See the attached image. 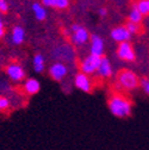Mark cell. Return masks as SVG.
<instances>
[{"mask_svg":"<svg viewBox=\"0 0 149 150\" xmlns=\"http://www.w3.org/2000/svg\"><path fill=\"white\" fill-rule=\"evenodd\" d=\"M107 107L111 115L117 118H126L133 112V103L119 93H115L109 98Z\"/></svg>","mask_w":149,"mask_h":150,"instance_id":"1","label":"cell"},{"mask_svg":"<svg viewBox=\"0 0 149 150\" xmlns=\"http://www.w3.org/2000/svg\"><path fill=\"white\" fill-rule=\"evenodd\" d=\"M116 83L119 89H124L129 92V91L136 89L140 86V79L134 71L129 69H124L118 73Z\"/></svg>","mask_w":149,"mask_h":150,"instance_id":"2","label":"cell"},{"mask_svg":"<svg viewBox=\"0 0 149 150\" xmlns=\"http://www.w3.org/2000/svg\"><path fill=\"white\" fill-rule=\"evenodd\" d=\"M100 61H101L100 56H96V55L89 54L80 62V71L91 76V75L97 73L98 67L100 64Z\"/></svg>","mask_w":149,"mask_h":150,"instance_id":"3","label":"cell"},{"mask_svg":"<svg viewBox=\"0 0 149 150\" xmlns=\"http://www.w3.org/2000/svg\"><path fill=\"white\" fill-rule=\"evenodd\" d=\"M74 86L84 93H91L93 89V82L89 78V75L81 71L78 73L75 78H74Z\"/></svg>","mask_w":149,"mask_h":150,"instance_id":"4","label":"cell"},{"mask_svg":"<svg viewBox=\"0 0 149 150\" xmlns=\"http://www.w3.org/2000/svg\"><path fill=\"white\" fill-rule=\"evenodd\" d=\"M6 75L10 78L11 81L21 82L25 78V70L19 63L13 62V63H10L6 67Z\"/></svg>","mask_w":149,"mask_h":150,"instance_id":"5","label":"cell"},{"mask_svg":"<svg viewBox=\"0 0 149 150\" xmlns=\"http://www.w3.org/2000/svg\"><path fill=\"white\" fill-rule=\"evenodd\" d=\"M117 56H118L121 60L126 61V62H133L136 59L135 50H134L133 45L130 44L129 42L119 43L118 49H117Z\"/></svg>","mask_w":149,"mask_h":150,"instance_id":"6","label":"cell"},{"mask_svg":"<svg viewBox=\"0 0 149 150\" xmlns=\"http://www.w3.org/2000/svg\"><path fill=\"white\" fill-rule=\"evenodd\" d=\"M68 74V68L63 62H55L49 67V75L55 81L61 82Z\"/></svg>","mask_w":149,"mask_h":150,"instance_id":"7","label":"cell"},{"mask_svg":"<svg viewBox=\"0 0 149 150\" xmlns=\"http://www.w3.org/2000/svg\"><path fill=\"white\" fill-rule=\"evenodd\" d=\"M72 31H73V36H72V42L75 44V45H82L85 44L88 40H89V33L88 31L80 26V25H77L74 24L72 26Z\"/></svg>","mask_w":149,"mask_h":150,"instance_id":"8","label":"cell"},{"mask_svg":"<svg viewBox=\"0 0 149 150\" xmlns=\"http://www.w3.org/2000/svg\"><path fill=\"white\" fill-rule=\"evenodd\" d=\"M131 33L128 31L125 26H117L111 31V38L117 43H123V42H129Z\"/></svg>","mask_w":149,"mask_h":150,"instance_id":"9","label":"cell"},{"mask_svg":"<svg viewBox=\"0 0 149 150\" xmlns=\"http://www.w3.org/2000/svg\"><path fill=\"white\" fill-rule=\"evenodd\" d=\"M112 66L110 63V60L107 57H104L101 56V61H100V64L98 67V70H97V75L101 79H110L112 76Z\"/></svg>","mask_w":149,"mask_h":150,"instance_id":"10","label":"cell"},{"mask_svg":"<svg viewBox=\"0 0 149 150\" xmlns=\"http://www.w3.org/2000/svg\"><path fill=\"white\" fill-rule=\"evenodd\" d=\"M89 51L92 55L96 56H103L104 54V41L97 35H92L91 36V48Z\"/></svg>","mask_w":149,"mask_h":150,"instance_id":"11","label":"cell"},{"mask_svg":"<svg viewBox=\"0 0 149 150\" xmlns=\"http://www.w3.org/2000/svg\"><path fill=\"white\" fill-rule=\"evenodd\" d=\"M24 91L29 96H35L41 91V83L35 78H29L24 81Z\"/></svg>","mask_w":149,"mask_h":150,"instance_id":"12","label":"cell"},{"mask_svg":"<svg viewBox=\"0 0 149 150\" xmlns=\"http://www.w3.org/2000/svg\"><path fill=\"white\" fill-rule=\"evenodd\" d=\"M25 38V31L22 26H14L12 30V42L16 45H19L24 42Z\"/></svg>","mask_w":149,"mask_h":150,"instance_id":"13","label":"cell"},{"mask_svg":"<svg viewBox=\"0 0 149 150\" xmlns=\"http://www.w3.org/2000/svg\"><path fill=\"white\" fill-rule=\"evenodd\" d=\"M32 63H33V69H35L36 73H42L44 70L45 62H44L43 55H41V54L35 55L33 56V60H32Z\"/></svg>","mask_w":149,"mask_h":150,"instance_id":"14","label":"cell"},{"mask_svg":"<svg viewBox=\"0 0 149 150\" xmlns=\"http://www.w3.org/2000/svg\"><path fill=\"white\" fill-rule=\"evenodd\" d=\"M32 11H33V13H35V17H36L38 21H44V19H45L47 11H45L44 7H42L41 4L35 3V4L32 5Z\"/></svg>","mask_w":149,"mask_h":150,"instance_id":"15","label":"cell"},{"mask_svg":"<svg viewBox=\"0 0 149 150\" xmlns=\"http://www.w3.org/2000/svg\"><path fill=\"white\" fill-rule=\"evenodd\" d=\"M142 17L143 14L138 11V8L134 5L133 6V10L130 11L129 13V22H131V23H135V24H140L141 21H142Z\"/></svg>","mask_w":149,"mask_h":150,"instance_id":"16","label":"cell"},{"mask_svg":"<svg viewBox=\"0 0 149 150\" xmlns=\"http://www.w3.org/2000/svg\"><path fill=\"white\" fill-rule=\"evenodd\" d=\"M134 5L138 8V11L143 16L149 14V0H140L137 4H134Z\"/></svg>","mask_w":149,"mask_h":150,"instance_id":"17","label":"cell"},{"mask_svg":"<svg viewBox=\"0 0 149 150\" xmlns=\"http://www.w3.org/2000/svg\"><path fill=\"white\" fill-rule=\"evenodd\" d=\"M125 28L128 29V31L134 35V33H138L140 32V24H135V23H131V22H128Z\"/></svg>","mask_w":149,"mask_h":150,"instance_id":"18","label":"cell"},{"mask_svg":"<svg viewBox=\"0 0 149 150\" xmlns=\"http://www.w3.org/2000/svg\"><path fill=\"white\" fill-rule=\"evenodd\" d=\"M10 100L6 98V97H3V96H0V111H6L10 108Z\"/></svg>","mask_w":149,"mask_h":150,"instance_id":"19","label":"cell"},{"mask_svg":"<svg viewBox=\"0 0 149 150\" xmlns=\"http://www.w3.org/2000/svg\"><path fill=\"white\" fill-rule=\"evenodd\" d=\"M140 86L142 87L143 92L145 93L147 96H149V79L148 78H142L140 80Z\"/></svg>","mask_w":149,"mask_h":150,"instance_id":"20","label":"cell"},{"mask_svg":"<svg viewBox=\"0 0 149 150\" xmlns=\"http://www.w3.org/2000/svg\"><path fill=\"white\" fill-rule=\"evenodd\" d=\"M69 5V0H55V7L56 8H66Z\"/></svg>","mask_w":149,"mask_h":150,"instance_id":"21","label":"cell"},{"mask_svg":"<svg viewBox=\"0 0 149 150\" xmlns=\"http://www.w3.org/2000/svg\"><path fill=\"white\" fill-rule=\"evenodd\" d=\"M7 10H9L7 3L5 1V0H0V12L5 13V12H7Z\"/></svg>","mask_w":149,"mask_h":150,"instance_id":"22","label":"cell"},{"mask_svg":"<svg viewBox=\"0 0 149 150\" xmlns=\"http://www.w3.org/2000/svg\"><path fill=\"white\" fill-rule=\"evenodd\" d=\"M42 3L44 6L48 7H55V0H42Z\"/></svg>","mask_w":149,"mask_h":150,"instance_id":"23","label":"cell"},{"mask_svg":"<svg viewBox=\"0 0 149 150\" xmlns=\"http://www.w3.org/2000/svg\"><path fill=\"white\" fill-rule=\"evenodd\" d=\"M5 35V29H4V24H3V21L1 18H0V38Z\"/></svg>","mask_w":149,"mask_h":150,"instance_id":"24","label":"cell"},{"mask_svg":"<svg viewBox=\"0 0 149 150\" xmlns=\"http://www.w3.org/2000/svg\"><path fill=\"white\" fill-rule=\"evenodd\" d=\"M99 14H100L101 17H105V16L107 14V11H106L105 8H100V10H99Z\"/></svg>","mask_w":149,"mask_h":150,"instance_id":"25","label":"cell"}]
</instances>
